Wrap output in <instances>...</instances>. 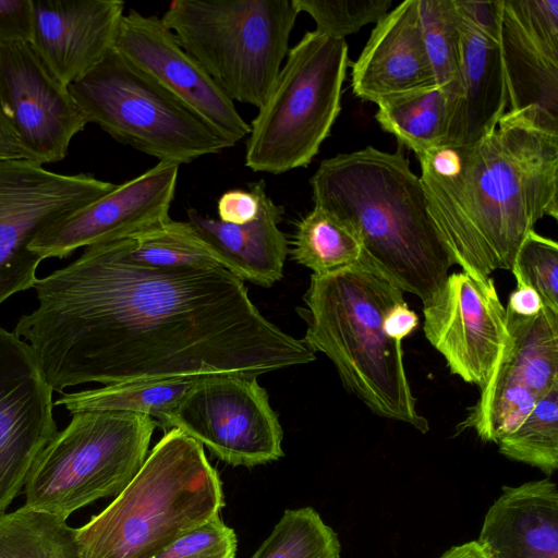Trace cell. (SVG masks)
Masks as SVG:
<instances>
[{
  "label": "cell",
  "mask_w": 558,
  "mask_h": 558,
  "mask_svg": "<svg viewBox=\"0 0 558 558\" xmlns=\"http://www.w3.org/2000/svg\"><path fill=\"white\" fill-rule=\"evenodd\" d=\"M544 304L538 293L530 286L517 281L511 292L506 310L520 316H534L538 314Z\"/></svg>",
  "instance_id": "obj_39"
},
{
  "label": "cell",
  "mask_w": 558,
  "mask_h": 558,
  "mask_svg": "<svg viewBox=\"0 0 558 558\" xmlns=\"http://www.w3.org/2000/svg\"><path fill=\"white\" fill-rule=\"evenodd\" d=\"M31 47L49 74L69 87L113 48L124 2L33 0Z\"/></svg>",
  "instance_id": "obj_19"
},
{
  "label": "cell",
  "mask_w": 558,
  "mask_h": 558,
  "mask_svg": "<svg viewBox=\"0 0 558 558\" xmlns=\"http://www.w3.org/2000/svg\"><path fill=\"white\" fill-rule=\"evenodd\" d=\"M157 423L119 411H82L40 453L24 486L25 506L66 520L136 475Z\"/></svg>",
  "instance_id": "obj_8"
},
{
  "label": "cell",
  "mask_w": 558,
  "mask_h": 558,
  "mask_svg": "<svg viewBox=\"0 0 558 558\" xmlns=\"http://www.w3.org/2000/svg\"><path fill=\"white\" fill-rule=\"evenodd\" d=\"M515 281L532 287L545 307L558 312V244L531 231L521 243L510 269Z\"/></svg>",
  "instance_id": "obj_34"
},
{
  "label": "cell",
  "mask_w": 558,
  "mask_h": 558,
  "mask_svg": "<svg viewBox=\"0 0 558 558\" xmlns=\"http://www.w3.org/2000/svg\"><path fill=\"white\" fill-rule=\"evenodd\" d=\"M0 109L41 166L64 159L87 124L69 88L49 74L28 44L0 46Z\"/></svg>",
  "instance_id": "obj_16"
},
{
  "label": "cell",
  "mask_w": 558,
  "mask_h": 558,
  "mask_svg": "<svg viewBox=\"0 0 558 558\" xmlns=\"http://www.w3.org/2000/svg\"><path fill=\"white\" fill-rule=\"evenodd\" d=\"M497 445L505 457L551 475L558 468V385L537 399L522 423Z\"/></svg>",
  "instance_id": "obj_31"
},
{
  "label": "cell",
  "mask_w": 558,
  "mask_h": 558,
  "mask_svg": "<svg viewBox=\"0 0 558 558\" xmlns=\"http://www.w3.org/2000/svg\"><path fill=\"white\" fill-rule=\"evenodd\" d=\"M348 45L316 31L288 50L272 88L250 124L245 166L281 174L306 167L341 110Z\"/></svg>",
  "instance_id": "obj_7"
},
{
  "label": "cell",
  "mask_w": 558,
  "mask_h": 558,
  "mask_svg": "<svg viewBox=\"0 0 558 558\" xmlns=\"http://www.w3.org/2000/svg\"><path fill=\"white\" fill-rule=\"evenodd\" d=\"M175 428L232 466H255L283 456V430L257 377H201L158 423Z\"/></svg>",
  "instance_id": "obj_11"
},
{
  "label": "cell",
  "mask_w": 558,
  "mask_h": 558,
  "mask_svg": "<svg viewBox=\"0 0 558 558\" xmlns=\"http://www.w3.org/2000/svg\"><path fill=\"white\" fill-rule=\"evenodd\" d=\"M537 399L517 375L500 363L481 387L478 400L459 429L471 428L483 441L497 444L522 423Z\"/></svg>",
  "instance_id": "obj_27"
},
{
  "label": "cell",
  "mask_w": 558,
  "mask_h": 558,
  "mask_svg": "<svg viewBox=\"0 0 558 558\" xmlns=\"http://www.w3.org/2000/svg\"><path fill=\"white\" fill-rule=\"evenodd\" d=\"M19 159L34 161L21 143L14 126L0 109V161Z\"/></svg>",
  "instance_id": "obj_40"
},
{
  "label": "cell",
  "mask_w": 558,
  "mask_h": 558,
  "mask_svg": "<svg viewBox=\"0 0 558 558\" xmlns=\"http://www.w3.org/2000/svg\"><path fill=\"white\" fill-rule=\"evenodd\" d=\"M314 206L349 225L365 260L424 303L453 266L430 217L420 175L404 154L367 146L320 162L310 179Z\"/></svg>",
  "instance_id": "obj_3"
},
{
  "label": "cell",
  "mask_w": 558,
  "mask_h": 558,
  "mask_svg": "<svg viewBox=\"0 0 558 558\" xmlns=\"http://www.w3.org/2000/svg\"><path fill=\"white\" fill-rule=\"evenodd\" d=\"M291 255L313 274L323 275L357 263L362 243L349 225L314 206L296 223Z\"/></svg>",
  "instance_id": "obj_28"
},
{
  "label": "cell",
  "mask_w": 558,
  "mask_h": 558,
  "mask_svg": "<svg viewBox=\"0 0 558 558\" xmlns=\"http://www.w3.org/2000/svg\"><path fill=\"white\" fill-rule=\"evenodd\" d=\"M303 300L305 306L298 308L306 323L302 340L332 362L344 388L374 414L427 433L428 421L416 409L405 373L402 342L384 328L387 313L404 301V292L360 259L312 274Z\"/></svg>",
  "instance_id": "obj_4"
},
{
  "label": "cell",
  "mask_w": 558,
  "mask_h": 558,
  "mask_svg": "<svg viewBox=\"0 0 558 558\" xmlns=\"http://www.w3.org/2000/svg\"><path fill=\"white\" fill-rule=\"evenodd\" d=\"M439 558H490L477 541H470L446 550Z\"/></svg>",
  "instance_id": "obj_41"
},
{
  "label": "cell",
  "mask_w": 558,
  "mask_h": 558,
  "mask_svg": "<svg viewBox=\"0 0 558 558\" xmlns=\"http://www.w3.org/2000/svg\"><path fill=\"white\" fill-rule=\"evenodd\" d=\"M490 558H558V490L548 478L504 487L477 539Z\"/></svg>",
  "instance_id": "obj_22"
},
{
  "label": "cell",
  "mask_w": 558,
  "mask_h": 558,
  "mask_svg": "<svg viewBox=\"0 0 558 558\" xmlns=\"http://www.w3.org/2000/svg\"><path fill=\"white\" fill-rule=\"evenodd\" d=\"M340 542L312 507L287 509L251 558H340Z\"/></svg>",
  "instance_id": "obj_30"
},
{
  "label": "cell",
  "mask_w": 558,
  "mask_h": 558,
  "mask_svg": "<svg viewBox=\"0 0 558 558\" xmlns=\"http://www.w3.org/2000/svg\"><path fill=\"white\" fill-rule=\"evenodd\" d=\"M222 482L204 447L172 428L113 501L76 529L82 558H148L220 514Z\"/></svg>",
  "instance_id": "obj_5"
},
{
  "label": "cell",
  "mask_w": 558,
  "mask_h": 558,
  "mask_svg": "<svg viewBox=\"0 0 558 558\" xmlns=\"http://www.w3.org/2000/svg\"><path fill=\"white\" fill-rule=\"evenodd\" d=\"M68 88L87 123L158 162L181 166L233 146L113 48Z\"/></svg>",
  "instance_id": "obj_9"
},
{
  "label": "cell",
  "mask_w": 558,
  "mask_h": 558,
  "mask_svg": "<svg viewBox=\"0 0 558 558\" xmlns=\"http://www.w3.org/2000/svg\"><path fill=\"white\" fill-rule=\"evenodd\" d=\"M197 378L128 381L62 392L54 402L71 414L82 411H119L146 415L158 423Z\"/></svg>",
  "instance_id": "obj_25"
},
{
  "label": "cell",
  "mask_w": 558,
  "mask_h": 558,
  "mask_svg": "<svg viewBox=\"0 0 558 558\" xmlns=\"http://www.w3.org/2000/svg\"><path fill=\"white\" fill-rule=\"evenodd\" d=\"M52 393L29 344L0 327V514L58 433Z\"/></svg>",
  "instance_id": "obj_13"
},
{
  "label": "cell",
  "mask_w": 558,
  "mask_h": 558,
  "mask_svg": "<svg viewBox=\"0 0 558 558\" xmlns=\"http://www.w3.org/2000/svg\"><path fill=\"white\" fill-rule=\"evenodd\" d=\"M180 166L158 162L142 174L59 220L29 245L41 260L65 258L80 247L131 239L168 219Z\"/></svg>",
  "instance_id": "obj_15"
},
{
  "label": "cell",
  "mask_w": 558,
  "mask_h": 558,
  "mask_svg": "<svg viewBox=\"0 0 558 558\" xmlns=\"http://www.w3.org/2000/svg\"><path fill=\"white\" fill-rule=\"evenodd\" d=\"M113 49L158 82L231 145L250 134L234 102L179 44L160 17L130 10Z\"/></svg>",
  "instance_id": "obj_14"
},
{
  "label": "cell",
  "mask_w": 558,
  "mask_h": 558,
  "mask_svg": "<svg viewBox=\"0 0 558 558\" xmlns=\"http://www.w3.org/2000/svg\"><path fill=\"white\" fill-rule=\"evenodd\" d=\"M298 15L292 0H175L160 19L233 102L259 109Z\"/></svg>",
  "instance_id": "obj_6"
},
{
  "label": "cell",
  "mask_w": 558,
  "mask_h": 558,
  "mask_svg": "<svg viewBox=\"0 0 558 558\" xmlns=\"http://www.w3.org/2000/svg\"><path fill=\"white\" fill-rule=\"evenodd\" d=\"M375 119L381 129L415 156L444 144L448 123V96L438 87L385 98Z\"/></svg>",
  "instance_id": "obj_24"
},
{
  "label": "cell",
  "mask_w": 558,
  "mask_h": 558,
  "mask_svg": "<svg viewBox=\"0 0 558 558\" xmlns=\"http://www.w3.org/2000/svg\"><path fill=\"white\" fill-rule=\"evenodd\" d=\"M0 558H82L76 529L25 505L0 514Z\"/></svg>",
  "instance_id": "obj_26"
},
{
  "label": "cell",
  "mask_w": 558,
  "mask_h": 558,
  "mask_svg": "<svg viewBox=\"0 0 558 558\" xmlns=\"http://www.w3.org/2000/svg\"><path fill=\"white\" fill-rule=\"evenodd\" d=\"M116 185L89 173L52 172L26 159L0 161V305L37 280L41 259L31 243Z\"/></svg>",
  "instance_id": "obj_10"
},
{
  "label": "cell",
  "mask_w": 558,
  "mask_h": 558,
  "mask_svg": "<svg viewBox=\"0 0 558 558\" xmlns=\"http://www.w3.org/2000/svg\"><path fill=\"white\" fill-rule=\"evenodd\" d=\"M33 36V0H0V46L31 45Z\"/></svg>",
  "instance_id": "obj_36"
},
{
  "label": "cell",
  "mask_w": 558,
  "mask_h": 558,
  "mask_svg": "<svg viewBox=\"0 0 558 558\" xmlns=\"http://www.w3.org/2000/svg\"><path fill=\"white\" fill-rule=\"evenodd\" d=\"M424 333L451 374L485 385L509 345L506 307L492 277L449 274L423 303Z\"/></svg>",
  "instance_id": "obj_12"
},
{
  "label": "cell",
  "mask_w": 558,
  "mask_h": 558,
  "mask_svg": "<svg viewBox=\"0 0 558 558\" xmlns=\"http://www.w3.org/2000/svg\"><path fill=\"white\" fill-rule=\"evenodd\" d=\"M351 86L364 101L437 86L423 43L417 0H405L373 28L352 64Z\"/></svg>",
  "instance_id": "obj_20"
},
{
  "label": "cell",
  "mask_w": 558,
  "mask_h": 558,
  "mask_svg": "<svg viewBox=\"0 0 558 558\" xmlns=\"http://www.w3.org/2000/svg\"><path fill=\"white\" fill-rule=\"evenodd\" d=\"M254 184L259 211L253 221L226 223L194 209L187 211V221L223 268L243 281L270 287L281 279L289 253L287 238L279 228L284 209L267 195L263 181Z\"/></svg>",
  "instance_id": "obj_21"
},
{
  "label": "cell",
  "mask_w": 558,
  "mask_h": 558,
  "mask_svg": "<svg viewBox=\"0 0 558 558\" xmlns=\"http://www.w3.org/2000/svg\"><path fill=\"white\" fill-rule=\"evenodd\" d=\"M219 220L231 225H245L253 221L259 211V198L255 184L250 191L230 190L218 201Z\"/></svg>",
  "instance_id": "obj_37"
},
{
  "label": "cell",
  "mask_w": 558,
  "mask_h": 558,
  "mask_svg": "<svg viewBox=\"0 0 558 558\" xmlns=\"http://www.w3.org/2000/svg\"><path fill=\"white\" fill-rule=\"evenodd\" d=\"M300 12L307 13L316 32L335 39L379 22L392 5L391 0H292Z\"/></svg>",
  "instance_id": "obj_33"
},
{
  "label": "cell",
  "mask_w": 558,
  "mask_h": 558,
  "mask_svg": "<svg viewBox=\"0 0 558 558\" xmlns=\"http://www.w3.org/2000/svg\"><path fill=\"white\" fill-rule=\"evenodd\" d=\"M509 345L500 363L539 399L558 385V312L543 307L534 316L506 310Z\"/></svg>",
  "instance_id": "obj_23"
},
{
  "label": "cell",
  "mask_w": 558,
  "mask_h": 558,
  "mask_svg": "<svg viewBox=\"0 0 558 558\" xmlns=\"http://www.w3.org/2000/svg\"><path fill=\"white\" fill-rule=\"evenodd\" d=\"M417 10L435 82L446 92L449 107L460 78L459 14L454 0H417Z\"/></svg>",
  "instance_id": "obj_32"
},
{
  "label": "cell",
  "mask_w": 558,
  "mask_h": 558,
  "mask_svg": "<svg viewBox=\"0 0 558 558\" xmlns=\"http://www.w3.org/2000/svg\"><path fill=\"white\" fill-rule=\"evenodd\" d=\"M420 319L405 301L395 304L387 313L384 320L386 333L393 340L402 342L418 326Z\"/></svg>",
  "instance_id": "obj_38"
},
{
  "label": "cell",
  "mask_w": 558,
  "mask_h": 558,
  "mask_svg": "<svg viewBox=\"0 0 558 558\" xmlns=\"http://www.w3.org/2000/svg\"><path fill=\"white\" fill-rule=\"evenodd\" d=\"M129 255L156 268L222 267L189 221H167L130 239Z\"/></svg>",
  "instance_id": "obj_29"
},
{
  "label": "cell",
  "mask_w": 558,
  "mask_h": 558,
  "mask_svg": "<svg viewBox=\"0 0 558 558\" xmlns=\"http://www.w3.org/2000/svg\"><path fill=\"white\" fill-rule=\"evenodd\" d=\"M508 110L532 109L558 130V0H502Z\"/></svg>",
  "instance_id": "obj_18"
},
{
  "label": "cell",
  "mask_w": 558,
  "mask_h": 558,
  "mask_svg": "<svg viewBox=\"0 0 558 558\" xmlns=\"http://www.w3.org/2000/svg\"><path fill=\"white\" fill-rule=\"evenodd\" d=\"M416 157L439 238L476 278L510 270L537 221L558 219V130L536 110H508L476 143Z\"/></svg>",
  "instance_id": "obj_2"
},
{
  "label": "cell",
  "mask_w": 558,
  "mask_h": 558,
  "mask_svg": "<svg viewBox=\"0 0 558 558\" xmlns=\"http://www.w3.org/2000/svg\"><path fill=\"white\" fill-rule=\"evenodd\" d=\"M501 0H454L459 14L460 78L448 107L442 145H470L495 130L507 112L508 92L500 50Z\"/></svg>",
  "instance_id": "obj_17"
},
{
  "label": "cell",
  "mask_w": 558,
  "mask_h": 558,
  "mask_svg": "<svg viewBox=\"0 0 558 558\" xmlns=\"http://www.w3.org/2000/svg\"><path fill=\"white\" fill-rule=\"evenodd\" d=\"M130 239L84 247L37 278L38 305L13 332L32 348L53 391L98 383L253 376L315 361L260 314L223 267L156 268Z\"/></svg>",
  "instance_id": "obj_1"
},
{
  "label": "cell",
  "mask_w": 558,
  "mask_h": 558,
  "mask_svg": "<svg viewBox=\"0 0 558 558\" xmlns=\"http://www.w3.org/2000/svg\"><path fill=\"white\" fill-rule=\"evenodd\" d=\"M238 539L220 514L148 558H234Z\"/></svg>",
  "instance_id": "obj_35"
}]
</instances>
